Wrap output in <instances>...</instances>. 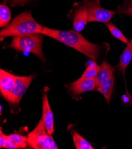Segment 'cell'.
Instances as JSON below:
<instances>
[{
    "mask_svg": "<svg viewBox=\"0 0 132 149\" xmlns=\"http://www.w3.org/2000/svg\"><path fill=\"white\" fill-rule=\"evenodd\" d=\"M130 103L132 105V97H131V99H130Z\"/></svg>",
    "mask_w": 132,
    "mask_h": 149,
    "instance_id": "cell-23",
    "label": "cell"
},
{
    "mask_svg": "<svg viewBox=\"0 0 132 149\" xmlns=\"http://www.w3.org/2000/svg\"><path fill=\"white\" fill-rule=\"evenodd\" d=\"M11 19V14L10 8L6 4L0 6V27H6Z\"/></svg>",
    "mask_w": 132,
    "mask_h": 149,
    "instance_id": "cell-15",
    "label": "cell"
},
{
    "mask_svg": "<svg viewBox=\"0 0 132 149\" xmlns=\"http://www.w3.org/2000/svg\"><path fill=\"white\" fill-rule=\"evenodd\" d=\"M88 22H97L108 23L117 11L106 10L100 6V0H85Z\"/></svg>",
    "mask_w": 132,
    "mask_h": 149,
    "instance_id": "cell-5",
    "label": "cell"
},
{
    "mask_svg": "<svg viewBox=\"0 0 132 149\" xmlns=\"http://www.w3.org/2000/svg\"><path fill=\"white\" fill-rule=\"evenodd\" d=\"M34 78L35 76L32 75L29 76H16L15 84L8 102L12 104H19Z\"/></svg>",
    "mask_w": 132,
    "mask_h": 149,
    "instance_id": "cell-6",
    "label": "cell"
},
{
    "mask_svg": "<svg viewBox=\"0 0 132 149\" xmlns=\"http://www.w3.org/2000/svg\"><path fill=\"white\" fill-rule=\"evenodd\" d=\"M16 76L3 69L0 70V91L4 98L8 101L15 84Z\"/></svg>",
    "mask_w": 132,
    "mask_h": 149,
    "instance_id": "cell-7",
    "label": "cell"
},
{
    "mask_svg": "<svg viewBox=\"0 0 132 149\" xmlns=\"http://www.w3.org/2000/svg\"><path fill=\"white\" fill-rule=\"evenodd\" d=\"M100 66L96 63H92L86 68L81 78L82 79H95L97 76Z\"/></svg>",
    "mask_w": 132,
    "mask_h": 149,
    "instance_id": "cell-17",
    "label": "cell"
},
{
    "mask_svg": "<svg viewBox=\"0 0 132 149\" xmlns=\"http://www.w3.org/2000/svg\"><path fill=\"white\" fill-rule=\"evenodd\" d=\"M128 6H132V0H130L129 2V4Z\"/></svg>",
    "mask_w": 132,
    "mask_h": 149,
    "instance_id": "cell-22",
    "label": "cell"
},
{
    "mask_svg": "<svg viewBox=\"0 0 132 149\" xmlns=\"http://www.w3.org/2000/svg\"><path fill=\"white\" fill-rule=\"evenodd\" d=\"M7 136L5 135L3 132L2 128H1V130H0V147L1 148H5Z\"/></svg>",
    "mask_w": 132,
    "mask_h": 149,
    "instance_id": "cell-19",
    "label": "cell"
},
{
    "mask_svg": "<svg viewBox=\"0 0 132 149\" xmlns=\"http://www.w3.org/2000/svg\"><path fill=\"white\" fill-rule=\"evenodd\" d=\"M73 141L77 149H93V146L90 142L86 140L77 132L74 131L72 134Z\"/></svg>",
    "mask_w": 132,
    "mask_h": 149,
    "instance_id": "cell-16",
    "label": "cell"
},
{
    "mask_svg": "<svg viewBox=\"0 0 132 149\" xmlns=\"http://www.w3.org/2000/svg\"><path fill=\"white\" fill-rule=\"evenodd\" d=\"M41 34L77 50L92 60H96L100 55L101 47L87 40L81 34L75 31H59L43 27Z\"/></svg>",
    "mask_w": 132,
    "mask_h": 149,
    "instance_id": "cell-1",
    "label": "cell"
},
{
    "mask_svg": "<svg viewBox=\"0 0 132 149\" xmlns=\"http://www.w3.org/2000/svg\"><path fill=\"white\" fill-rule=\"evenodd\" d=\"M28 146L34 149H57L56 142L48 133L41 118L35 128L27 136Z\"/></svg>",
    "mask_w": 132,
    "mask_h": 149,
    "instance_id": "cell-4",
    "label": "cell"
},
{
    "mask_svg": "<svg viewBox=\"0 0 132 149\" xmlns=\"http://www.w3.org/2000/svg\"><path fill=\"white\" fill-rule=\"evenodd\" d=\"M43 35L41 33H32L13 36L11 43L8 48L18 52H28L38 56L42 61L45 58L42 51Z\"/></svg>",
    "mask_w": 132,
    "mask_h": 149,
    "instance_id": "cell-3",
    "label": "cell"
},
{
    "mask_svg": "<svg viewBox=\"0 0 132 149\" xmlns=\"http://www.w3.org/2000/svg\"><path fill=\"white\" fill-rule=\"evenodd\" d=\"M106 26L110 31V33H111V35L113 36H114L115 38L124 42V43L127 44L129 43L127 38L123 35V33L120 31L118 28L114 25L113 23H106Z\"/></svg>",
    "mask_w": 132,
    "mask_h": 149,
    "instance_id": "cell-18",
    "label": "cell"
},
{
    "mask_svg": "<svg viewBox=\"0 0 132 149\" xmlns=\"http://www.w3.org/2000/svg\"><path fill=\"white\" fill-rule=\"evenodd\" d=\"M120 58L118 68L122 73L123 77H125L126 68L132 61V39L127 43L126 48L121 54Z\"/></svg>",
    "mask_w": 132,
    "mask_h": 149,
    "instance_id": "cell-13",
    "label": "cell"
},
{
    "mask_svg": "<svg viewBox=\"0 0 132 149\" xmlns=\"http://www.w3.org/2000/svg\"><path fill=\"white\" fill-rule=\"evenodd\" d=\"M71 92L75 95H79L84 92L93 91L96 87L95 79H82L71 83L69 86Z\"/></svg>",
    "mask_w": 132,
    "mask_h": 149,
    "instance_id": "cell-8",
    "label": "cell"
},
{
    "mask_svg": "<svg viewBox=\"0 0 132 149\" xmlns=\"http://www.w3.org/2000/svg\"><path fill=\"white\" fill-rule=\"evenodd\" d=\"M42 100L43 114L41 119L43 120L44 125L45 126L48 133L49 134L52 135L54 132V118L48 101L47 94L43 95Z\"/></svg>",
    "mask_w": 132,
    "mask_h": 149,
    "instance_id": "cell-9",
    "label": "cell"
},
{
    "mask_svg": "<svg viewBox=\"0 0 132 149\" xmlns=\"http://www.w3.org/2000/svg\"><path fill=\"white\" fill-rule=\"evenodd\" d=\"M122 12L132 18V6L125 7L123 9H122Z\"/></svg>",
    "mask_w": 132,
    "mask_h": 149,
    "instance_id": "cell-21",
    "label": "cell"
},
{
    "mask_svg": "<svg viewBox=\"0 0 132 149\" xmlns=\"http://www.w3.org/2000/svg\"><path fill=\"white\" fill-rule=\"evenodd\" d=\"M114 70L115 68L111 65L106 60L102 61L100 65L98 74L95 78L96 88L113 76Z\"/></svg>",
    "mask_w": 132,
    "mask_h": 149,
    "instance_id": "cell-11",
    "label": "cell"
},
{
    "mask_svg": "<svg viewBox=\"0 0 132 149\" xmlns=\"http://www.w3.org/2000/svg\"><path fill=\"white\" fill-rule=\"evenodd\" d=\"M29 1V0H11V2L12 5H18V6H24L27 2Z\"/></svg>",
    "mask_w": 132,
    "mask_h": 149,
    "instance_id": "cell-20",
    "label": "cell"
},
{
    "mask_svg": "<svg viewBox=\"0 0 132 149\" xmlns=\"http://www.w3.org/2000/svg\"><path fill=\"white\" fill-rule=\"evenodd\" d=\"M28 146L27 137L18 134H11L7 136L5 147L6 148H26Z\"/></svg>",
    "mask_w": 132,
    "mask_h": 149,
    "instance_id": "cell-12",
    "label": "cell"
},
{
    "mask_svg": "<svg viewBox=\"0 0 132 149\" xmlns=\"http://www.w3.org/2000/svg\"><path fill=\"white\" fill-rule=\"evenodd\" d=\"M114 85V77L113 76L97 88V91L104 96L108 104L110 103L111 100Z\"/></svg>",
    "mask_w": 132,
    "mask_h": 149,
    "instance_id": "cell-14",
    "label": "cell"
},
{
    "mask_svg": "<svg viewBox=\"0 0 132 149\" xmlns=\"http://www.w3.org/2000/svg\"><path fill=\"white\" fill-rule=\"evenodd\" d=\"M4 1H7V0H4Z\"/></svg>",
    "mask_w": 132,
    "mask_h": 149,
    "instance_id": "cell-24",
    "label": "cell"
},
{
    "mask_svg": "<svg viewBox=\"0 0 132 149\" xmlns=\"http://www.w3.org/2000/svg\"><path fill=\"white\" fill-rule=\"evenodd\" d=\"M88 22V11L86 4L83 2L75 12V16L73 22V27L74 31L79 32L84 29L85 26Z\"/></svg>",
    "mask_w": 132,
    "mask_h": 149,
    "instance_id": "cell-10",
    "label": "cell"
},
{
    "mask_svg": "<svg viewBox=\"0 0 132 149\" xmlns=\"http://www.w3.org/2000/svg\"><path fill=\"white\" fill-rule=\"evenodd\" d=\"M43 27L33 17L30 11L18 15L7 27L0 31V38L3 40L8 36H16L32 33H41Z\"/></svg>",
    "mask_w": 132,
    "mask_h": 149,
    "instance_id": "cell-2",
    "label": "cell"
}]
</instances>
